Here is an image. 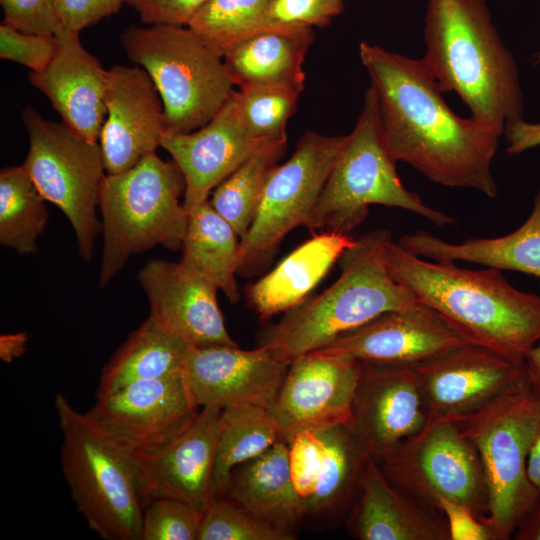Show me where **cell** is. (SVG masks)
Masks as SVG:
<instances>
[{
  "label": "cell",
  "mask_w": 540,
  "mask_h": 540,
  "mask_svg": "<svg viewBox=\"0 0 540 540\" xmlns=\"http://www.w3.org/2000/svg\"><path fill=\"white\" fill-rule=\"evenodd\" d=\"M127 56L153 80L166 132H192L226 103L233 82L223 57L188 26L132 25L121 35Z\"/></svg>",
  "instance_id": "9"
},
{
  "label": "cell",
  "mask_w": 540,
  "mask_h": 540,
  "mask_svg": "<svg viewBox=\"0 0 540 540\" xmlns=\"http://www.w3.org/2000/svg\"><path fill=\"white\" fill-rule=\"evenodd\" d=\"M280 440L278 425L268 409L241 405L222 409L214 469L216 498L222 497L232 471Z\"/></svg>",
  "instance_id": "32"
},
{
  "label": "cell",
  "mask_w": 540,
  "mask_h": 540,
  "mask_svg": "<svg viewBox=\"0 0 540 540\" xmlns=\"http://www.w3.org/2000/svg\"><path fill=\"white\" fill-rule=\"evenodd\" d=\"M265 144L244 126L237 91L202 127L188 133L165 132L161 147L172 156L185 178L186 213L207 201L212 190Z\"/></svg>",
  "instance_id": "19"
},
{
  "label": "cell",
  "mask_w": 540,
  "mask_h": 540,
  "mask_svg": "<svg viewBox=\"0 0 540 540\" xmlns=\"http://www.w3.org/2000/svg\"><path fill=\"white\" fill-rule=\"evenodd\" d=\"M355 239L321 231L298 246L272 271L252 283L247 299L262 319L287 312L304 302Z\"/></svg>",
  "instance_id": "26"
},
{
  "label": "cell",
  "mask_w": 540,
  "mask_h": 540,
  "mask_svg": "<svg viewBox=\"0 0 540 540\" xmlns=\"http://www.w3.org/2000/svg\"><path fill=\"white\" fill-rule=\"evenodd\" d=\"M513 536L516 540H540V494Z\"/></svg>",
  "instance_id": "47"
},
{
  "label": "cell",
  "mask_w": 540,
  "mask_h": 540,
  "mask_svg": "<svg viewBox=\"0 0 540 540\" xmlns=\"http://www.w3.org/2000/svg\"><path fill=\"white\" fill-rule=\"evenodd\" d=\"M314 40L312 27H275L245 37L223 53L226 70L239 88L292 83L303 84L305 55Z\"/></svg>",
  "instance_id": "28"
},
{
  "label": "cell",
  "mask_w": 540,
  "mask_h": 540,
  "mask_svg": "<svg viewBox=\"0 0 540 540\" xmlns=\"http://www.w3.org/2000/svg\"><path fill=\"white\" fill-rule=\"evenodd\" d=\"M386 230H374L347 248L339 259L338 279L323 293L307 298L263 334L259 346L292 362L319 350L379 315L416 305L412 294L396 283L387 268Z\"/></svg>",
  "instance_id": "4"
},
{
  "label": "cell",
  "mask_w": 540,
  "mask_h": 540,
  "mask_svg": "<svg viewBox=\"0 0 540 540\" xmlns=\"http://www.w3.org/2000/svg\"><path fill=\"white\" fill-rule=\"evenodd\" d=\"M138 280L160 326L194 346L237 343L230 337L217 302V287L184 266L153 259Z\"/></svg>",
  "instance_id": "22"
},
{
  "label": "cell",
  "mask_w": 540,
  "mask_h": 540,
  "mask_svg": "<svg viewBox=\"0 0 540 540\" xmlns=\"http://www.w3.org/2000/svg\"><path fill=\"white\" fill-rule=\"evenodd\" d=\"M199 409L178 375L134 382L98 396L86 414L120 448L138 454L173 440Z\"/></svg>",
  "instance_id": "13"
},
{
  "label": "cell",
  "mask_w": 540,
  "mask_h": 540,
  "mask_svg": "<svg viewBox=\"0 0 540 540\" xmlns=\"http://www.w3.org/2000/svg\"><path fill=\"white\" fill-rule=\"evenodd\" d=\"M362 362L315 350L296 357L268 408L280 439L302 430L322 431L349 425Z\"/></svg>",
  "instance_id": "14"
},
{
  "label": "cell",
  "mask_w": 540,
  "mask_h": 540,
  "mask_svg": "<svg viewBox=\"0 0 540 540\" xmlns=\"http://www.w3.org/2000/svg\"><path fill=\"white\" fill-rule=\"evenodd\" d=\"M106 118L100 134L105 170L122 173L161 146L166 132L160 94L140 66L107 70Z\"/></svg>",
  "instance_id": "18"
},
{
  "label": "cell",
  "mask_w": 540,
  "mask_h": 540,
  "mask_svg": "<svg viewBox=\"0 0 540 540\" xmlns=\"http://www.w3.org/2000/svg\"><path fill=\"white\" fill-rule=\"evenodd\" d=\"M504 135L508 143L506 152L510 155L522 153L540 146V123L517 119L506 124Z\"/></svg>",
  "instance_id": "46"
},
{
  "label": "cell",
  "mask_w": 540,
  "mask_h": 540,
  "mask_svg": "<svg viewBox=\"0 0 540 540\" xmlns=\"http://www.w3.org/2000/svg\"><path fill=\"white\" fill-rule=\"evenodd\" d=\"M240 237L207 200L188 214L180 262L236 303Z\"/></svg>",
  "instance_id": "31"
},
{
  "label": "cell",
  "mask_w": 540,
  "mask_h": 540,
  "mask_svg": "<svg viewBox=\"0 0 540 540\" xmlns=\"http://www.w3.org/2000/svg\"><path fill=\"white\" fill-rule=\"evenodd\" d=\"M420 382L427 423L457 421L481 408L524 371L486 348L466 344L413 366Z\"/></svg>",
  "instance_id": "17"
},
{
  "label": "cell",
  "mask_w": 540,
  "mask_h": 540,
  "mask_svg": "<svg viewBox=\"0 0 540 540\" xmlns=\"http://www.w3.org/2000/svg\"><path fill=\"white\" fill-rule=\"evenodd\" d=\"M426 423L413 366L362 362L350 428L373 456L418 434Z\"/></svg>",
  "instance_id": "21"
},
{
  "label": "cell",
  "mask_w": 540,
  "mask_h": 540,
  "mask_svg": "<svg viewBox=\"0 0 540 540\" xmlns=\"http://www.w3.org/2000/svg\"><path fill=\"white\" fill-rule=\"evenodd\" d=\"M58 50V37L30 34L4 23L0 25V57L42 72L50 64Z\"/></svg>",
  "instance_id": "41"
},
{
  "label": "cell",
  "mask_w": 540,
  "mask_h": 540,
  "mask_svg": "<svg viewBox=\"0 0 540 540\" xmlns=\"http://www.w3.org/2000/svg\"><path fill=\"white\" fill-rule=\"evenodd\" d=\"M359 56L374 86L388 148L430 181L498 194L492 160L499 136L463 119L445 102L424 59H410L361 42Z\"/></svg>",
  "instance_id": "1"
},
{
  "label": "cell",
  "mask_w": 540,
  "mask_h": 540,
  "mask_svg": "<svg viewBox=\"0 0 540 540\" xmlns=\"http://www.w3.org/2000/svg\"><path fill=\"white\" fill-rule=\"evenodd\" d=\"M343 7L344 0H273L243 38L275 27L303 25L322 28L329 25Z\"/></svg>",
  "instance_id": "39"
},
{
  "label": "cell",
  "mask_w": 540,
  "mask_h": 540,
  "mask_svg": "<svg viewBox=\"0 0 540 540\" xmlns=\"http://www.w3.org/2000/svg\"><path fill=\"white\" fill-rule=\"evenodd\" d=\"M397 243L406 251L433 261H463L540 277V188L528 219L508 235L450 243L420 230L403 235Z\"/></svg>",
  "instance_id": "27"
},
{
  "label": "cell",
  "mask_w": 540,
  "mask_h": 540,
  "mask_svg": "<svg viewBox=\"0 0 540 540\" xmlns=\"http://www.w3.org/2000/svg\"><path fill=\"white\" fill-rule=\"evenodd\" d=\"M3 23L19 31L59 37L63 27L54 0H0Z\"/></svg>",
  "instance_id": "42"
},
{
  "label": "cell",
  "mask_w": 540,
  "mask_h": 540,
  "mask_svg": "<svg viewBox=\"0 0 540 540\" xmlns=\"http://www.w3.org/2000/svg\"><path fill=\"white\" fill-rule=\"evenodd\" d=\"M185 189L178 165L155 152L125 172L104 176L99 192L104 236L100 288L137 253L156 245L181 249L188 224L180 201Z\"/></svg>",
  "instance_id": "6"
},
{
  "label": "cell",
  "mask_w": 540,
  "mask_h": 540,
  "mask_svg": "<svg viewBox=\"0 0 540 540\" xmlns=\"http://www.w3.org/2000/svg\"><path fill=\"white\" fill-rule=\"evenodd\" d=\"M384 254L392 279L440 314L468 343L523 363L540 341V295L518 290L501 270L429 262L391 238Z\"/></svg>",
  "instance_id": "2"
},
{
  "label": "cell",
  "mask_w": 540,
  "mask_h": 540,
  "mask_svg": "<svg viewBox=\"0 0 540 540\" xmlns=\"http://www.w3.org/2000/svg\"><path fill=\"white\" fill-rule=\"evenodd\" d=\"M438 512L396 487L371 454L346 525L359 540H449Z\"/></svg>",
  "instance_id": "24"
},
{
  "label": "cell",
  "mask_w": 540,
  "mask_h": 540,
  "mask_svg": "<svg viewBox=\"0 0 540 540\" xmlns=\"http://www.w3.org/2000/svg\"><path fill=\"white\" fill-rule=\"evenodd\" d=\"M29 150L22 166L45 200L55 204L75 232L80 256L91 261L102 223L96 216L104 178L98 142H90L66 124L45 119L33 107L24 109Z\"/></svg>",
  "instance_id": "10"
},
{
  "label": "cell",
  "mask_w": 540,
  "mask_h": 540,
  "mask_svg": "<svg viewBox=\"0 0 540 540\" xmlns=\"http://www.w3.org/2000/svg\"><path fill=\"white\" fill-rule=\"evenodd\" d=\"M437 508L445 517L449 540H494L489 527L469 507L441 499Z\"/></svg>",
  "instance_id": "45"
},
{
  "label": "cell",
  "mask_w": 540,
  "mask_h": 540,
  "mask_svg": "<svg viewBox=\"0 0 540 540\" xmlns=\"http://www.w3.org/2000/svg\"><path fill=\"white\" fill-rule=\"evenodd\" d=\"M527 475L531 484L540 492V435L534 442L528 456Z\"/></svg>",
  "instance_id": "49"
},
{
  "label": "cell",
  "mask_w": 540,
  "mask_h": 540,
  "mask_svg": "<svg viewBox=\"0 0 540 540\" xmlns=\"http://www.w3.org/2000/svg\"><path fill=\"white\" fill-rule=\"evenodd\" d=\"M221 412L218 407H202L190 425L164 446L130 454L143 507L157 498H173L204 514L216 498L214 469Z\"/></svg>",
  "instance_id": "15"
},
{
  "label": "cell",
  "mask_w": 540,
  "mask_h": 540,
  "mask_svg": "<svg viewBox=\"0 0 540 540\" xmlns=\"http://www.w3.org/2000/svg\"><path fill=\"white\" fill-rule=\"evenodd\" d=\"M34 181L23 166L7 167L0 173V242L19 254L37 251L48 212Z\"/></svg>",
  "instance_id": "34"
},
{
  "label": "cell",
  "mask_w": 540,
  "mask_h": 540,
  "mask_svg": "<svg viewBox=\"0 0 540 540\" xmlns=\"http://www.w3.org/2000/svg\"><path fill=\"white\" fill-rule=\"evenodd\" d=\"M198 540H293L225 497L215 498L204 512Z\"/></svg>",
  "instance_id": "37"
},
{
  "label": "cell",
  "mask_w": 540,
  "mask_h": 540,
  "mask_svg": "<svg viewBox=\"0 0 540 540\" xmlns=\"http://www.w3.org/2000/svg\"><path fill=\"white\" fill-rule=\"evenodd\" d=\"M290 363L264 346L243 350L230 344L191 345L182 376L198 408L252 405L268 409Z\"/></svg>",
  "instance_id": "16"
},
{
  "label": "cell",
  "mask_w": 540,
  "mask_h": 540,
  "mask_svg": "<svg viewBox=\"0 0 540 540\" xmlns=\"http://www.w3.org/2000/svg\"><path fill=\"white\" fill-rule=\"evenodd\" d=\"M207 0H127L149 25L187 26Z\"/></svg>",
  "instance_id": "44"
},
{
  "label": "cell",
  "mask_w": 540,
  "mask_h": 540,
  "mask_svg": "<svg viewBox=\"0 0 540 540\" xmlns=\"http://www.w3.org/2000/svg\"><path fill=\"white\" fill-rule=\"evenodd\" d=\"M202 516L181 500L154 499L144 507L141 540H198Z\"/></svg>",
  "instance_id": "38"
},
{
  "label": "cell",
  "mask_w": 540,
  "mask_h": 540,
  "mask_svg": "<svg viewBox=\"0 0 540 540\" xmlns=\"http://www.w3.org/2000/svg\"><path fill=\"white\" fill-rule=\"evenodd\" d=\"M540 64V51L533 55V65Z\"/></svg>",
  "instance_id": "51"
},
{
  "label": "cell",
  "mask_w": 540,
  "mask_h": 540,
  "mask_svg": "<svg viewBox=\"0 0 540 540\" xmlns=\"http://www.w3.org/2000/svg\"><path fill=\"white\" fill-rule=\"evenodd\" d=\"M466 344L440 314L417 303L385 312L319 351L367 363L414 366Z\"/></svg>",
  "instance_id": "20"
},
{
  "label": "cell",
  "mask_w": 540,
  "mask_h": 540,
  "mask_svg": "<svg viewBox=\"0 0 540 540\" xmlns=\"http://www.w3.org/2000/svg\"><path fill=\"white\" fill-rule=\"evenodd\" d=\"M287 444L291 479L303 505L315 491L325 459L326 443L319 432L302 430L294 434Z\"/></svg>",
  "instance_id": "40"
},
{
  "label": "cell",
  "mask_w": 540,
  "mask_h": 540,
  "mask_svg": "<svg viewBox=\"0 0 540 540\" xmlns=\"http://www.w3.org/2000/svg\"><path fill=\"white\" fill-rule=\"evenodd\" d=\"M530 372L540 381V345H536L526 359Z\"/></svg>",
  "instance_id": "50"
},
{
  "label": "cell",
  "mask_w": 540,
  "mask_h": 540,
  "mask_svg": "<svg viewBox=\"0 0 540 540\" xmlns=\"http://www.w3.org/2000/svg\"><path fill=\"white\" fill-rule=\"evenodd\" d=\"M382 124L379 99L371 84L364 106L340 152L304 227L313 233L350 234L366 218L373 204L418 214L437 226L455 219L427 206L402 184Z\"/></svg>",
  "instance_id": "7"
},
{
  "label": "cell",
  "mask_w": 540,
  "mask_h": 540,
  "mask_svg": "<svg viewBox=\"0 0 540 540\" xmlns=\"http://www.w3.org/2000/svg\"><path fill=\"white\" fill-rule=\"evenodd\" d=\"M387 478L420 503L437 509L447 499L469 507L483 520L488 488L474 444L454 420L426 423L416 435L373 456Z\"/></svg>",
  "instance_id": "11"
},
{
  "label": "cell",
  "mask_w": 540,
  "mask_h": 540,
  "mask_svg": "<svg viewBox=\"0 0 540 540\" xmlns=\"http://www.w3.org/2000/svg\"><path fill=\"white\" fill-rule=\"evenodd\" d=\"M273 0H207L187 25L222 57L246 36Z\"/></svg>",
  "instance_id": "36"
},
{
  "label": "cell",
  "mask_w": 540,
  "mask_h": 540,
  "mask_svg": "<svg viewBox=\"0 0 540 540\" xmlns=\"http://www.w3.org/2000/svg\"><path fill=\"white\" fill-rule=\"evenodd\" d=\"M287 141L262 146L212 192V207L234 228L240 239L250 228L267 180L283 155Z\"/></svg>",
  "instance_id": "33"
},
{
  "label": "cell",
  "mask_w": 540,
  "mask_h": 540,
  "mask_svg": "<svg viewBox=\"0 0 540 540\" xmlns=\"http://www.w3.org/2000/svg\"><path fill=\"white\" fill-rule=\"evenodd\" d=\"M54 406L63 437L62 470L78 511L105 540H141L144 507L130 454L62 393Z\"/></svg>",
  "instance_id": "8"
},
{
  "label": "cell",
  "mask_w": 540,
  "mask_h": 540,
  "mask_svg": "<svg viewBox=\"0 0 540 540\" xmlns=\"http://www.w3.org/2000/svg\"><path fill=\"white\" fill-rule=\"evenodd\" d=\"M190 346L148 316L103 367L96 396L138 381L182 375Z\"/></svg>",
  "instance_id": "30"
},
{
  "label": "cell",
  "mask_w": 540,
  "mask_h": 540,
  "mask_svg": "<svg viewBox=\"0 0 540 540\" xmlns=\"http://www.w3.org/2000/svg\"><path fill=\"white\" fill-rule=\"evenodd\" d=\"M456 422L484 469L489 503L482 521L494 540L510 539L540 494L527 475L528 456L540 435V381L526 363L509 387Z\"/></svg>",
  "instance_id": "5"
},
{
  "label": "cell",
  "mask_w": 540,
  "mask_h": 540,
  "mask_svg": "<svg viewBox=\"0 0 540 540\" xmlns=\"http://www.w3.org/2000/svg\"><path fill=\"white\" fill-rule=\"evenodd\" d=\"M222 497L293 539L303 525V505L291 479L284 440L237 466Z\"/></svg>",
  "instance_id": "25"
},
{
  "label": "cell",
  "mask_w": 540,
  "mask_h": 540,
  "mask_svg": "<svg viewBox=\"0 0 540 540\" xmlns=\"http://www.w3.org/2000/svg\"><path fill=\"white\" fill-rule=\"evenodd\" d=\"M28 80L49 99L64 124L87 141H99L106 118L107 70L84 48L79 34L59 36L53 60L42 72H29Z\"/></svg>",
  "instance_id": "23"
},
{
  "label": "cell",
  "mask_w": 540,
  "mask_h": 540,
  "mask_svg": "<svg viewBox=\"0 0 540 540\" xmlns=\"http://www.w3.org/2000/svg\"><path fill=\"white\" fill-rule=\"evenodd\" d=\"M303 86L279 83L239 88V112L249 133L265 143L287 141L286 125Z\"/></svg>",
  "instance_id": "35"
},
{
  "label": "cell",
  "mask_w": 540,
  "mask_h": 540,
  "mask_svg": "<svg viewBox=\"0 0 540 540\" xmlns=\"http://www.w3.org/2000/svg\"><path fill=\"white\" fill-rule=\"evenodd\" d=\"M57 13L66 31L81 30L117 13L127 0H54Z\"/></svg>",
  "instance_id": "43"
},
{
  "label": "cell",
  "mask_w": 540,
  "mask_h": 540,
  "mask_svg": "<svg viewBox=\"0 0 540 540\" xmlns=\"http://www.w3.org/2000/svg\"><path fill=\"white\" fill-rule=\"evenodd\" d=\"M28 336L25 333L4 334L0 337V358L4 362H11L25 351Z\"/></svg>",
  "instance_id": "48"
},
{
  "label": "cell",
  "mask_w": 540,
  "mask_h": 540,
  "mask_svg": "<svg viewBox=\"0 0 540 540\" xmlns=\"http://www.w3.org/2000/svg\"><path fill=\"white\" fill-rule=\"evenodd\" d=\"M424 61L442 92H455L472 118L499 136L523 118L518 67L491 19L488 0H428Z\"/></svg>",
  "instance_id": "3"
},
{
  "label": "cell",
  "mask_w": 540,
  "mask_h": 540,
  "mask_svg": "<svg viewBox=\"0 0 540 540\" xmlns=\"http://www.w3.org/2000/svg\"><path fill=\"white\" fill-rule=\"evenodd\" d=\"M318 432L326 443V454L315 491L303 504V525L324 531L347 521L371 453L349 425Z\"/></svg>",
  "instance_id": "29"
},
{
  "label": "cell",
  "mask_w": 540,
  "mask_h": 540,
  "mask_svg": "<svg viewBox=\"0 0 540 540\" xmlns=\"http://www.w3.org/2000/svg\"><path fill=\"white\" fill-rule=\"evenodd\" d=\"M348 137L306 131L291 157L273 169L256 216L240 239L237 275L261 274L288 233L305 225Z\"/></svg>",
  "instance_id": "12"
}]
</instances>
